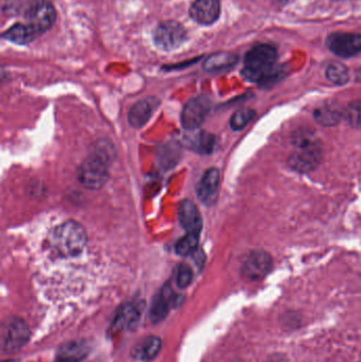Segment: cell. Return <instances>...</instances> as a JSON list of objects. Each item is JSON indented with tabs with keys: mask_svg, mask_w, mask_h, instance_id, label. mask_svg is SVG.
Returning <instances> with one entry per match:
<instances>
[{
	"mask_svg": "<svg viewBox=\"0 0 361 362\" xmlns=\"http://www.w3.org/2000/svg\"><path fill=\"white\" fill-rule=\"evenodd\" d=\"M161 349V340L155 336H148L138 342L131 351V356L138 361H153Z\"/></svg>",
	"mask_w": 361,
	"mask_h": 362,
	"instance_id": "2e32d148",
	"label": "cell"
},
{
	"mask_svg": "<svg viewBox=\"0 0 361 362\" xmlns=\"http://www.w3.org/2000/svg\"><path fill=\"white\" fill-rule=\"evenodd\" d=\"M36 35L37 33L28 23H16L4 32V37L16 44L25 45L31 42Z\"/></svg>",
	"mask_w": 361,
	"mask_h": 362,
	"instance_id": "44dd1931",
	"label": "cell"
},
{
	"mask_svg": "<svg viewBox=\"0 0 361 362\" xmlns=\"http://www.w3.org/2000/svg\"><path fill=\"white\" fill-rule=\"evenodd\" d=\"M25 21L36 33H45L54 25L57 11L48 0H35L25 10Z\"/></svg>",
	"mask_w": 361,
	"mask_h": 362,
	"instance_id": "5b68a950",
	"label": "cell"
},
{
	"mask_svg": "<svg viewBox=\"0 0 361 362\" xmlns=\"http://www.w3.org/2000/svg\"><path fill=\"white\" fill-rule=\"evenodd\" d=\"M23 0H4V8L8 13L17 12L20 11L23 6Z\"/></svg>",
	"mask_w": 361,
	"mask_h": 362,
	"instance_id": "f1b7e54d",
	"label": "cell"
},
{
	"mask_svg": "<svg viewBox=\"0 0 361 362\" xmlns=\"http://www.w3.org/2000/svg\"><path fill=\"white\" fill-rule=\"evenodd\" d=\"M193 259H194L195 263H196V265L199 266V268L203 267L206 261L205 252L201 251V249H199V250L197 249V250L193 253Z\"/></svg>",
	"mask_w": 361,
	"mask_h": 362,
	"instance_id": "f546056e",
	"label": "cell"
},
{
	"mask_svg": "<svg viewBox=\"0 0 361 362\" xmlns=\"http://www.w3.org/2000/svg\"><path fill=\"white\" fill-rule=\"evenodd\" d=\"M178 219L187 232L201 233L203 219L196 204L190 199L184 200L178 209Z\"/></svg>",
	"mask_w": 361,
	"mask_h": 362,
	"instance_id": "4fadbf2b",
	"label": "cell"
},
{
	"mask_svg": "<svg viewBox=\"0 0 361 362\" xmlns=\"http://www.w3.org/2000/svg\"><path fill=\"white\" fill-rule=\"evenodd\" d=\"M337 1H343V0H337Z\"/></svg>",
	"mask_w": 361,
	"mask_h": 362,
	"instance_id": "1f68e13d",
	"label": "cell"
},
{
	"mask_svg": "<svg viewBox=\"0 0 361 362\" xmlns=\"http://www.w3.org/2000/svg\"><path fill=\"white\" fill-rule=\"evenodd\" d=\"M276 62V49L269 45H259L246 54L243 76L251 82H269L277 74Z\"/></svg>",
	"mask_w": 361,
	"mask_h": 362,
	"instance_id": "3957f363",
	"label": "cell"
},
{
	"mask_svg": "<svg viewBox=\"0 0 361 362\" xmlns=\"http://www.w3.org/2000/svg\"><path fill=\"white\" fill-rule=\"evenodd\" d=\"M29 327L21 319L10 318L1 327V346L4 352L20 349L29 339Z\"/></svg>",
	"mask_w": 361,
	"mask_h": 362,
	"instance_id": "ba28073f",
	"label": "cell"
},
{
	"mask_svg": "<svg viewBox=\"0 0 361 362\" xmlns=\"http://www.w3.org/2000/svg\"><path fill=\"white\" fill-rule=\"evenodd\" d=\"M88 348L83 342H68L61 346L55 362H81L86 357Z\"/></svg>",
	"mask_w": 361,
	"mask_h": 362,
	"instance_id": "d6986e66",
	"label": "cell"
},
{
	"mask_svg": "<svg viewBox=\"0 0 361 362\" xmlns=\"http://www.w3.org/2000/svg\"><path fill=\"white\" fill-rule=\"evenodd\" d=\"M220 178L218 169L211 168L206 171L201 182L197 185V196L206 206H212L218 199Z\"/></svg>",
	"mask_w": 361,
	"mask_h": 362,
	"instance_id": "7c38bea8",
	"label": "cell"
},
{
	"mask_svg": "<svg viewBox=\"0 0 361 362\" xmlns=\"http://www.w3.org/2000/svg\"><path fill=\"white\" fill-rule=\"evenodd\" d=\"M273 257L265 250H254L243 264V274L250 281H261L273 269Z\"/></svg>",
	"mask_w": 361,
	"mask_h": 362,
	"instance_id": "9c48e42d",
	"label": "cell"
},
{
	"mask_svg": "<svg viewBox=\"0 0 361 362\" xmlns=\"http://www.w3.org/2000/svg\"><path fill=\"white\" fill-rule=\"evenodd\" d=\"M356 80H357L358 82H361V67L357 70V72H356Z\"/></svg>",
	"mask_w": 361,
	"mask_h": 362,
	"instance_id": "4dcf8cb0",
	"label": "cell"
},
{
	"mask_svg": "<svg viewBox=\"0 0 361 362\" xmlns=\"http://www.w3.org/2000/svg\"><path fill=\"white\" fill-rule=\"evenodd\" d=\"M193 281L192 268L186 264L179 266L176 276V284L179 288H187Z\"/></svg>",
	"mask_w": 361,
	"mask_h": 362,
	"instance_id": "83f0119b",
	"label": "cell"
},
{
	"mask_svg": "<svg viewBox=\"0 0 361 362\" xmlns=\"http://www.w3.org/2000/svg\"><path fill=\"white\" fill-rule=\"evenodd\" d=\"M180 156H182V152L179 146H174L173 144H165L159 148V161H160V165L165 169L175 167L179 163Z\"/></svg>",
	"mask_w": 361,
	"mask_h": 362,
	"instance_id": "603a6c76",
	"label": "cell"
},
{
	"mask_svg": "<svg viewBox=\"0 0 361 362\" xmlns=\"http://www.w3.org/2000/svg\"><path fill=\"white\" fill-rule=\"evenodd\" d=\"M187 31L182 23L175 21H165L159 23L155 30L154 40L161 50H175L184 44Z\"/></svg>",
	"mask_w": 361,
	"mask_h": 362,
	"instance_id": "8992f818",
	"label": "cell"
},
{
	"mask_svg": "<svg viewBox=\"0 0 361 362\" xmlns=\"http://www.w3.org/2000/svg\"><path fill=\"white\" fill-rule=\"evenodd\" d=\"M173 291L169 287H165L158 295L155 297L150 308V316L152 321L159 322L165 318L169 313L170 305L173 300Z\"/></svg>",
	"mask_w": 361,
	"mask_h": 362,
	"instance_id": "ac0fdd59",
	"label": "cell"
},
{
	"mask_svg": "<svg viewBox=\"0 0 361 362\" xmlns=\"http://www.w3.org/2000/svg\"><path fill=\"white\" fill-rule=\"evenodd\" d=\"M295 151L288 163L295 171L309 173L315 170L324 158V151L319 140L307 131L297 132L292 139Z\"/></svg>",
	"mask_w": 361,
	"mask_h": 362,
	"instance_id": "7a4b0ae2",
	"label": "cell"
},
{
	"mask_svg": "<svg viewBox=\"0 0 361 362\" xmlns=\"http://www.w3.org/2000/svg\"><path fill=\"white\" fill-rule=\"evenodd\" d=\"M211 103L207 97L194 98L187 102L180 116L182 127L187 132H195L205 122L210 112Z\"/></svg>",
	"mask_w": 361,
	"mask_h": 362,
	"instance_id": "52a82bcc",
	"label": "cell"
},
{
	"mask_svg": "<svg viewBox=\"0 0 361 362\" xmlns=\"http://www.w3.org/2000/svg\"><path fill=\"white\" fill-rule=\"evenodd\" d=\"M199 235L201 233H197V232H188L176 244V253L182 257L193 255L199 249L197 247L199 244Z\"/></svg>",
	"mask_w": 361,
	"mask_h": 362,
	"instance_id": "cb8c5ba5",
	"label": "cell"
},
{
	"mask_svg": "<svg viewBox=\"0 0 361 362\" xmlns=\"http://www.w3.org/2000/svg\"><path fill=\"white\" fill-rule=\"evenodd\" d=\"M326 74L328 80L336 85H345L350 80V72L347 66L338 62L329 65Z\"/></svg>",
	"mask_w": 361,
	"mask_h": 362,
	"instance_id": "d4e9b609",
	"label": "cell"
},
{
	"mask_svg": "<svg viewBox=\"0 0 361 362\" xmlns=\"http://www.w3.org/2000/svg\"><path fill=\"white\" fill-rule=\"evenodd\" d=\"M86 244V231L78 221H65L51 232V250L61 259L78 257L84 251Z\"/></svg>",
	"mask_w": 361,
	"mask_h": 362,
	"instance_id": "6da1fadb",
	"label": "cell"
},
{
	"mask_svg": "<svg viewBox=\"0 0 361 362\" xmlns=\"http://www.w3.org/2000/svg\"><path fill=\"white\" fill-rule=\"evenodd\" d=\"M220 14V0H195L190 8L192 19L203 25L215 23Z\"/></svg>",
	"mask_w": 361,
	"mask_h": 362,
	"instance_id": "8fae6325",
	"label": "cell"
},
{
	"mask_svg": "<svg viewBox=\"0 0 361 362\" xmlns=\"http://www.w3.org/2000/svg\"><path fill=\"white\" fill-rule=\"evenodd\" d=\"M256 110H251V108H242L231 117L230 127L235 132L242 131L256 118Z\"/></svg>",
	"mask_w": 361,
	"mask_h": 362,
	"instance_id": "484cf974",
	"label": "cell"
},
{
	"mask_svg": "<svg viewBox=\"0 0 361 362\" xmlns=\"http://www.w3.org/2000/svg\"><path fill=\"white\" fill-rule=\"evenodd\" d=\"M140 320V310L133 303L124 304L121 306L114 318V327L118 329H133Z\"/></svg>",
	"mask_w": 361,
	"mask_h": 362,
	"instance_id": "e0dca14e",
	"label": "cell"
},
{
	"mask_svg": "<svg viewBox=\"0 0 361 362\" xmlns=\"http://www.w3.org/2000/svg\"><path fill=\"white\" fill-rule=\"evenodd\" d=\"M345 118L356 129H361V100L351 102L345 110Z\"/></svg>",
	"mask_w": 361,
	"mask_h": 362,
	"instance_id": "4316f807",
	"label": "cell"
},
{
	"mask_svg": "<svg viewBox=\"0 0 361 362\" xmlns=\"http://www.w3.org/2000/svg\"><path fill=\"white\" fill-rule=\"evenodd\" d=\"M159 102L155 98L141 100L137 102L129 110V122L134 129H141L146 124L152 117L155 108Z\"/></svg>",
	"mask_w": 361,
	"mask_h": 362,
	"instance_id": "5bb4252c",
	"label": "cell"
},
{
	"mask_svg": "<svg viewBox=\"0 0 361 362\" xmlns=\"http://www.w3.org/2000/svg\"><path fill=\"white\" fill-rule=\"evenodd\" d=\"M190 133L192 134L184 138L188 148L201 155H210L214 152L216 138L213 134L205 131H195Z\"/></svg>",
	"mask_w": 361,
	"mask_h": 362,
	"instance_id": "9a60e30c",
	"label": "cell"
},
{
	"mask_svg": "<svg viewBox=\"0 0 361 362\" xmlns=\"http://www.w3.org/2000/svg\"><path fill=\"white\" fill-rule=\"evenodd\" d=\"M110 165L112 161L91 152V154L78 168V180L81 185H84L87 189H101L110 178L108 170Z\"/></svg>",
	"mask_w": 361,
	"mask_h": 362,
	"instance_id": "277c9868",
	"label": "cell"
},
{
	"mask_svg": "<svg viewBox=\"0 0 361 362\" xmlns=\"http://www.w3.org/2000/svg\"><path fill=\"white\" fill-rule=\"evenodd\" d=\"M326 44L333 53L345 59L361 52L360 34L335 33L328 38Z\"/></svg>",
	"mask_w": 361,
	"mask_h": 362,
	"instance_id": "30bf717a",
	"label": "cell"
},
{
	"mask_svg": "<svg viewBox=\"0 0 361 362\" xmlns=\"http://www.w3.org/2000/svg\"><path fill=\"white\" fill-rule=\"evenodd\" d=\"M343 116L345 114L337 106L332 104L319 106L314 110V119L316 122L326 127L338 125Z\"/></svg>",
	"mask_w": 361,
	"mask_h": 362,
	"instance_id": "ffe728a7",
	"label": "cell"
},
{
	"mask_svg": "<svg viewBox=\"0 0 361 362\" xmlns=\"http://www.w3.org/2000/svg\"><path fill=\"white\" fill-rule=\"evenodd\" d=\"M237 62V57L231 53H216L208 57L207 61L203 64V68L207 71H220L232 67Z\"/></svg>",
	"mask_w": 361,
	"mask_h": 362,
	"instance_id": "7402d4cb",
	"label": "cell"
}]
</instances>
